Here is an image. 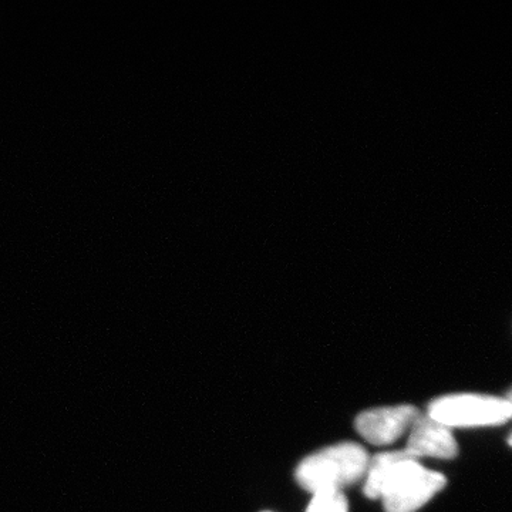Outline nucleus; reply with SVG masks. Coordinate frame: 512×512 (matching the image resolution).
I'll list each match as a JSON object with an SVG mask.
<instances>
[{"label":"nucleus","instance_id":"obj_1","mask_svg":"<svg viewBox=\"0 0 512 512\" xmlns=\"http://www.w3.org/2000/svg\"><path fill=\"white\" fill-rule=\"evenodd\" d=\"M369 460L360 444H336L306 457L296 468V481L311 494L342 491L366 476Z\"/></svg>","mask_w":512,"mask_h":512},{"label":"nucleus","instance_id":"obj_2","mask_svg":"<svg viewBox=\"0 0 512 512\" xmlns=\"http://www.w3.org/2000/svg\"><path fill=\"white\" fill-rule=\"evenodd\" d=\"M446 484L443 474L427 470L416 457H407L387 476L379 500L386 512H416Z\"/></svg>","mask_w":512,"mask_h":512},{"label":"nucleus","instance_id":"obj_3","mask_svg":"<svg viewBox=\"0 0 512 512\" xmlns=\"http://www.w3.org/2000/svg\"><path fill=\"white\" fill-rule=\"evenodd\" d=\"M431 419L450 427L500 426L512 419L507 400L485 394H451L430 403Z\"/></svg>","mask_w":512,"mask_h":512},{"label":"nucleus","instance_id":"obj_4","mask_svg":"<svg viewBox=\"0 0 512 512\" xmlns=\"http://www.w3.org/2000/svg\"><path fill=\"white\" fill-rule=\"evenodd\" d=\"M419 416V410L409 404L380 407L360 413L356 419V430L370 444L389 446L410 431Z\"/></svg>","mask_w":512,"mask_h":512},{"label":"nucleus","instance_id":"obj_5","mask_svg":"<svg viewBox=\"0 0 512 512\" xmlns=\"http://www.w3.org/2000/svg\"><path fill=\"white\" fill-rule=\"evenodd\" d=\"M406 450L414 457H434L450 460L457 457V441L450 427L431 419L429 414H420L410 429Z\"/></svg>","mask_w":512,"mask_h":512},{"label":"nucleus","instance_id":"obj_6","mask_svg":"<svg viewBox=\"0 0 512 512\" xmlns=\"http://www.w3.org/2000/svg\"><path fill=\"white\" fill-rule=\"evenodd\" d=\"M407 457H414L409 450L387 451V453L376 454L375 457L370 458L369 466L366 471L365 495L370 500H379L380 491L390 471L400 461ZM417 458V457H416ZM419 460V458H417Z\"/></svg>","mask_w":512,"mask_h":512},{"label":"nucleus","instance_id":"obj_7","mask_svg":"<svg viewBox=\"0 0 512 512\" xmlns=\"http://www.w3.org/2000/svg\"><path fill=\"white\" fill-rule=\"evenodd\" d=\"M306 512H349V504L342 491H322L313 494Z\"/></svg>","mask_w":512,"mask_h":512},{"label":"nucleus","instance_id":"obj_8","mask_svg":"<svg viewBox=\"0 0 512 512\" xmlns=\"http://www.w3.org/2000/svg\"><path fill=\"white\" fill-rule=\"evenodd\" d=\"M505 400H507L508 404H510L512 410V390L510 393H508V396L505 397Z\"/></svg>","mask_w":512,"mask_h":512},{"label":"nucleus","instance_id":"obj_9","mask_svg":"<svg viewBox=\"0 0 512 512\" xmlns=\"http://www.w3.org/2000/svg\"><path fill=\"white\" fill-rule=\"evenodd\" d=\"M508 444H510V446L512 447V434L510 437H508Z\"/></svg>","mask_w":512,"mask_h":512},{"label":"nucleus","instance_id":"obj_10","mask_svg":"<svg viewBox=\"0 0 512 512\" xmlns=\"http://www.w3.org/2000/svg\"><path fill=\"white\" fill-rule=\"evenodd\" d=\"M265 512H271V511H265Z\"/></svg>","mask_w":512,"mask_h":512}]
</instances>
